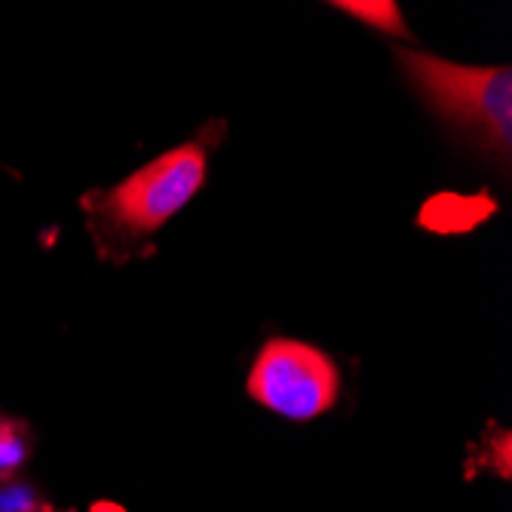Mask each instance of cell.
Instances as JSON below:
<instances>
[{"mask_svg":"<svg viewBox=\"0 0 512 512\" xmlns=\"http://www.w3.org/2000/svg\"><path fill=\"white\" fill-rule=\"evenodd\" d=\"M224 120L206 123L191 142L135 169L114 188L83 194L80 206L99 258L129 261L154 234L188 206L206 184L209 157L224 138Z\"/></svg>","mask_w":512,"mask_h":512,"instance_id":"1","label":"cell"},{"mask_svg":"<svg viewBox=\"0 0 512 512\" xmlns=\"http://www.w3.org/2000/svg\"><path fill=\"white\" fill-rule=\"evenodd\" d=\"M411 89L473 148L509 163L512 154V71L457 65L430 53L393 50Z\"/></svg>","mask_w":512,"mask_h":512,"instance_id":"2","label":"cell"},{"mask_svg":"<svg viewBox=\"0 0 512 512\" xmlns=\"http://www.w3.org/2000/svg\"><path fill=\"white\" fill-rule=\"evenodd\" d=\"M246 393L286 421H316L341 396V368L329 353L295 338H270L246 378Z\"/></svg>","mask_w":512,"mask_h":512,"instance_id":"3","label":"cell"},{"mask_svg":"<svg viewBox=\"0 0 512 512\" xmlns=\"http://www.w3.org/2000/svg\"><path fill=\"white\" fill-rule=\"evenodd\" d=\"M497 215V200L488 191L479 194H436L417 212V227L439 237L473 234L479 224Z\"/></svg>","mask_w":512,"mask_h":512,"instance_id":"4","label":"cell"},{"mask_svg":"<svg viewBox=\"0 0 512 512\" xmlns=\"http://www.w3.org/2000/svg\"><path fill=\"white\" fill-rule=\"evenodd\" d=\"M335 10L353 16L356 22L375 28L381 34H390V37H402V40H411V31L402 19V10L393 0H338L332 4Z\"/></svg>","mask_w":512,"mask_h":512,"instance_id":"5","label":"cell"},{"mask_svg":"<svg viewBox=\"0 0 512 512\" xmlns=\"http://www.w3.org/2000/svg\"><path fill=\"white\" fill-rule=\"evenodd\" d=\"M31 427L19 417L0 414V479H16L31 460Z\"/></svg>","mask_w":512,"mask_h":512,"instance_id":"6","label":"cell"},{"mask_svg":"<svg viewBox=\"0 0 512 512\" xmlns=\"http://www.w3.org/2000/svg\"><path fill=\"white\" fill-rule=\"evenodd\" d=\"M50 503L40 500V494L25 482H7L0 488V512H43Z\"/></svg>","mask_w":512,"mask_h":512,"instance_id":"7","label":"cell"},{"mask_svg":"<svg viewBox=\"0 0 512 512\" xmlns=\"http://www.w3.org/2000/svg\"><path fill=\"white\" fill-rule=\"evenodd\" d=\"M92 512H126V509H123V506H117V503H108V500H102V503L92 506Z\"/></svg>","mask_w":512,"mask_h":512,"instance_id":"8","label":"cell"},{"mask_svg":"<svg viewBox=\"0 0 512 512\" xmlns=\"http://www.w3.org/2000/svg\"><path fill=\"white\" fill-rule=\"evenodd\" d=\"M43 512H59L56 506H50V509H43ZM65 512H71V509H65Z\"/></svg>","mask_w":512,"mask_h":512,"instance_id":"9","label":"cell"}]
</instances>
